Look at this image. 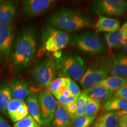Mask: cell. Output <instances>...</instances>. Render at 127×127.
<instances>
[{
    "mask_svg": "<svg viewBox=\"0 0 127 127\" xmlns=\"http://www.w3.org/2000/svg\"><path fill=\"white\" fill-rule=\"evenodd\" d=\"M37 47L35 28L31 27L22 30L14 42L11 53L14 69L23 71L29 67L36 55Z\"/></svg>",
    "mask_w": 127,
    "mask_h": 127,
    "instance_id": "1",
    "label": "cell"
},
{
    "mask_svg": "<svg viewBox=\"0 0 127 127\" xmlns=\"http://www.w3.org/2000/svg\"><path fill=\"white\" fill-rule=\"evenodd\" d=\"M48 26L69 32L85 29L93 25V20L83 12L71 8L55 11L47 20Z\"/></svg>",
    "mask_w": 127,
    "mask_h": 127,
    "instance_id": "2",
    "label": "cell"
},
{
    "mask_svg": "<svg viewBox=\"0 0 127 127\" xmlns=\"http://www.w3.org/2000/svg\"><path fill=\"white\" fill-rule=\"evenodd\" d=\"M70 41V35L68 32L47 26L42 30L41 45L38 55L42 57L50 53L54 55L61 52L68 45Z\"/></svg>",
    "mask_w": 127,
    "mask_h": 127,
    "instance_id": "3",
    "label": "cell"
},
{
    "mask_svg": "<svg viewBox=\"0 0 127 127\" xmlns=\"http://www.w3.org/2000/svg\"><path fill=\"white\" fill-rule=\"evenodd\" d=\"M112 59L109 56H101L94 60L79 81L82 88L96 86L108 77L112 67Z\"/></svg>",
    "mask_w": 127,
    "mask_h": 127,
    "instance_id": "4",
    "label": "cell"
},
{
    "mask_svg": "<svg viewBox=\"0 0 127 127\" xmlns=\"http://www.w3.org/2000/svg\"><path fill=\"white\" fill-rule=\"evenodd\" d=\"M55 59V67L59 77L68 78L78 81L81 79L86 71L85 62L81 57L66 54Z\"/></svg>",
    "mask_w": 127,
    "mask_h": 127,
    "instance_id": "5",
    "label": "cell"
},
{
    "mask_svg": "<svg viewBox=\"0 0 127 127\" xmlns=\"http://www.w3.org/2000/svg\"><path fill=\"white\" fill-rule=\"evenodd\" d=\"M71 44L81 51L90 54H101L107 51V45L102 39L97 34L91 32L75 34Z\"/></svg>",
    "mask_w": 127,
    "mask_h": 127,
    "instance_id": "6",
    "label": "cell"
},
{
    "mask_svg": "<svg viewBox=\"0 0 127 127\" xmlns=\"http://www.w3.org/2000/svg\"><path fill=\"white\" fill-rule=\"evenodd\" d=\"M55 57L52 55L46 58L35 67L32 77L38 88H47L56 78L57 72Z\"/></svg>",
    "mask_w": 127,
    "mask_h": 127,
    "instance_id": "7",
    "label": "cell"
},
{
    "mask_svg": "<svg viewBox=\"0 0 127 127\" xmlns=\"http://www.w3.org/2000/svg\"><path fill=\"white\" fill-rule=\"evenodd\" d=\"M91 13L99 16H121L127 11V1L124 0H96L90 7Z\"/></svg>",
    "mask_w": 127,
    "mask_h": 127,
    "instance_id": "8",
    "label": "cell"
},
{
    "mask_svg": "<svg viewBox=\"0 0 127 127\" xmlns=\"http://www.w3.org/2000/svg\"><path fill=\"white\" fill-rule=\"evenodd\" d=\"M38 101L42 125L50 127L53 121L58 102L47 90L39 93Z\"/></svg>",
    "mask_w": 127,
    "mask_h": 127,
    "instance_id": "9",
    "label": "cell"
},
{
    "mask_svg": "<svg viewBox=\"0 0 127 127\" xmlns=\"http://www.w3.org/2000/svg\"><path fill=\"white\" fill-rule=\"evenodd\" d=\"M56 2L54 0H24L22 12L25 17H36L50 9Z\"/></svg>",
    "mask_w": 127,
    "mask_h": 127,
    "instance_id": "10",
    "label": "cell"
},
{
    "mask_svg": "<svg viewBox=\"0 0 127 127\" xmlns=\"http://www.w3.org/2000/svg\"><path fill=\"white\" fill-rule=\"evenodd\" d=\"M14 32L12 24L0 26V60L8 58L14 43Z\"/></svg>",
    "mask_w": 127,
    "mask_h": 127,
    "instance_id": "11",
    "label": "cell"
},
{
    "mask_svg": "<svg viewBox=\"0 0 127 127\" xmlns=\"http://www.w3.org/2000/svg\"><path fill=\"white\" fill-rule=\"evenodd\" d=\"M17 12L18 7L15 1L0 0V26L12 24Z\"/></svg>",
    "mask_w": 127,
    "mask_h": 127,
    "instance_id": "12",
    "label": "cell"
},
{
    "mask_svg": "<svg viewBox=\"0 0 127 127\" xmlns=\"http://www.w3.org/2000/svg\"><path fill=\"white\" fill-rule=\"evenodd\" d=\"M9 87L12 99L24 101L29 95L33 94L30 84L20 78H14Z\"/></svg>",
    "mask_w": 127,
    "mask_h": 127,
    "instance_id": "13",
    "label": "cell"
},
{
    "mask_svg": "<svg viewBox=\"0 0 127 127\" xmlns=\"http://www.w3.org/2000/svg\"><path fill=\"white\" fill-rule=\"evenodd\" d=\"M7 113L14 123H17L23 120L27 117L29 114L25 102L12 98L7 105Z\"/></svg>",
    "mask_w": 127,
    "mask_h": 127,
    "instance_id": "14",
    "label": "cell"
},
{
    "mask_svg": "<svg viewBox=\"0 0 127 127\" xmlns=\"http://www.w3.org/2000/svg\"><path fill=\"white\" fill-rule=\"evenodd\" d=\"M82 93H85L90 99L100 103L106 102L114 94V92L99 85L84 89Z\"/></svg>",
    "mask_w": 127,
    "mask_h": 127,
    "instance_id": "15",
    "label": "cell"
},
{
    "mask_svg": "<svg viewBox=\"0 0 127 127\" xmlns=\"http://www.w3.org/2000/svg\"><path fill=\"white\" fill-rule=\"evenodd\" d=\"M120 28V23L118 20L105 16H99L95 25V31L100 32H113L118 31Z\"/></svg>",
    "mask_w": 127,
    "mask_h": 127,
    "instance_id": "16",
    "label": "cell"
},
{
    "mask_svg": "<svg viewBox=\"0 0 127 127\" xmlns=\"http://www.w3.org/2000/svg\"><path fill=\"white\" fill-rule=\"evenodd\" d=\"M112 60L111 75L124 78L125 77H127V54H118Z\"/></svg>",
    "mask_w": 127,
    "mask_h": 127,
    "instance_id": "17",
    "label": "cell"
},
{
    "mask_svg": "<svg viewBox=\"0 0 127 127\" xmlns=\"http://www.w3.org/2000/svg\"><path fill=\"white\" fill-rule=\"evenodd\" d=\"M90 127H118L117 112H105L94 121Z\"/></svg>",
    "mask_w": 127,
    "mask_h": 127,
    "instance_id": "18",
    "label": "cell"
},
{
    "mask_svg": "<svg viewBox=\"0 0 127 127\" xmlns=\"http://www.w3.org/2000/svg\"><path fill=\"white\" fill-rule=\"evenodd\" d=\"M25 103L27 106L30 115L40 126L42 125L38 95L36 94L33 93L29 95L25 99Z\"/></svg>",
    "mask_w": 127,
    "mask_h": 127,
    "instance_id": "19",
    "label": "cell"
},
{
    "mask_svg": "<svg viewBox=\"0 0 127 127\" xmlns=\"http://www.w3.org/2000/svg\"><path fill=\"white\" fill-rule=\"evenodd\" d=\"M52 125L54 127H70L71 120L63 106L58 102L55 109Z\"/></svg>",
    "mask_w": 127,
    "mask_h": 127,
    "instance_id": "20",
    "label": "cell"
},
{
    "mask_svg": "<svg viewBox=\"0 0 127 127\" xmlns=\"http://www.w3.org/2000/svg\"><path fill=\"white\" fill-rule=\"evenodd\" d=\"M126 84V79L124 78L117 76H108L100 82L97 85L103 87L104 88L114 92H117Z\"/></svg>",
    "mask_w": 127,
    "mask_h": 127,
    "instance_id": "21",
    "label": "cell"
},
{
    "mask_svg": "<svg viewBox=\"0 0 127 127\" xmlns=\"http://www.w3.org/2000/svg\"><path fill=\"white\" fill-rule=\"evenodd\" d=\"M105 38L107 46L109 49H112L114 48H117L127 42L124 35L120 30L113 32L105 33Z\"/></svg>",
    "mask_w": 127,
    "mask_h": 127,
    "instance_id": "22",
    "label": "cell"
},
{
    "mask_svg": "<svg viewBox=\"0 0 127 127\" xmlns=\"http://www.w3.org/2000/svg\"><path fill=\"white\" fill-rule=\"evenodd\" d=\"M121 110L127 111V100L111 97L105 103L103 106V111H118Z\"/></svg>",
    "mask_w": 127,
    "mask_h": 127,
    "instance_id": "23",
    "label": "cell"
},
{
    "mask_svg": "<svg viewBox=\"0 0 127 127\" xmlns=\"http://www.w3.org/2000/svg\"><path fill=\"white\" fill-rule=\"evenodd\" d=\"M12 99L9 85L3 84L0 86V112L3 115L7 114L8 104Z\"/></svg>",
    "mask_w": 127,
    "mask_h": 127,
    "instance_id": "24",
    "label": "cell"
},
{
    "mask_svg": "<svg viewBox=\"0 0 127 127\" xmlns=\"http://www.w3.org/2000/svg\"><path fill=\"white\" fill-rule=\"evenodd\" d=\"M96 118V115L87 116L83 115L78 117L73 121L72 127H90L94 123Z\"/></svg>",
    "mask_w": 127,
    "mask_h": 127,
    "instance_id": "25",
    "label": "cell"
},
{
    "mask_svg": "<svg viewBox=\"0 0 127 127\" xmlns=\"http://www.w3.org/2000/svg\"><path fill=\"white\" fill-rule=\"evenodd\" d=\"M88 99V98L87 96V95L85 93H81V95L79 96V97L76 100V104H77V107L76 118H78V117L85 115V111Z\"/></svg>",
    "mask_w": 127,
    "mask_h": 127,
    "instance_id": "26",
    "label": "cell"
},
{
    "mask_svg": "<svg viewBox=\"0 0 127 127\" xmlns=\"http://www.w3.org/2000/svg\"><path fill=\"white\" fill-rule=\"evenodd\" d=\"M101 103L88 98L85 108V115L94 116L98 113L101 108Z\"/></svg>",
    "mask_w": 127,
    "mask_h": 127,
    "instance_id": "27",
    "label": "cell"
},
{
    "mask_svg": "<svg viewBox=\"0 0 127 127\" xmlns=\"http://www.w3.org/2000/svg\"><path fill=\"white\" fill-rule=\"evenodd\" d=\"M65 86L67 87L69 91L70 92L71 95L74 97V99L76 101V100L81 94V89L78 85L74 80L67 78Z\"/></svg>",
    "mask_w": 127,
    "mask_h": 127,
    "instance_id": "28",
    "label": "cell"
},
{
    "mask_svg": "<svg viewBox=\"0 0 127 127\" xmlns=\"http://www.w3.org/2000/svg\"><path fill=\"white\" fill-rule=\"evenodd\" d=\"M66 79H67V78L65 77H58L55 78L47 87V91H48L51 94L56 93L57 90L60 87L65 85Z\"/></svg>",
    "mask_w": 127,
    "mask_h": 127,
    "instance_id": "29",
    "label": "cell"
},
{
    "mask_svg": "<svg viewBox=\"0 0 127 127\" xmlns=\"http://www.w3.org/2000/svg\"><path fill=\"white\" fill-rule=\"evenodd\" d=\"M14 127H40V125L28 115L23 120L15 123Z\"/></svg>",
    "mask_w": 127,
    "mask_h": 127,
    "instance_id": "30",
    "label": "cell"
},
{
    "mask_svg": "<svg viewBox=\"0 0 127 127\" xmlns=\"http://www.w3.org/2000/svg\"><path fill=\"white\" fill-rule=\"evenodd\" d=\"M63 106V108L65 109L66 112L67 113L68 116L71 120L74 121L76 118V116H77V104H76V101H74L69 104L64 105Z\"/></svg>",
    "mask_w": 127,
    "mask_h": 127,
    "instance_id": "31",
    "label": "cell"
},
{
    "mask_svg": "<svg viewBox=\"0 0 127 127\" xmlns=\"http://www.w3.org/2000/svg\"><path fill=\"white\" fill-rule=\"evenodd\" d=\"M52 95L55 96V98L58 101V103L61 105H66L69 103H70L72 101H75L74 97L72 96H63V95H60L58 94L55 93L52 94Z\"/></svg>",
    "mask_w": 127,
    "mask_h": 127,
    "instance_id": "32",
    "label": "cell"
},
{
    "mask_svg": "<svg viewBox=\"0 0 127 127\" xmlns=\"http://www.w3.org/2000/svg\"><path fill=\"white\" fill-rule=\"evenodd\" d=\"M114 95V97L127 100V84H125L120 90L115 92Z\"/></svg>",
    "mask_w": 127,
    "mask_h": 127,
    "instance_id": "33",
    "label": "cell"
},
{
    "mask_svg": "<svg viewBox=\"0 0 127 127\" xmlns=\"http://www.w3.org/2000/svg\"><path fill=\"white\" fill-rule=\"evenodd\" d=\"M56 93H57L58 94H59L60 95H63V96H66V97H67V96H72V95H71L70 92L69 91V90H68L67 87H66L65 85H64V86H62L60 87V88L57 90Z\"/></svg>",
    "mask_w": 127,
    "mask_h": 127,
    "instance_id": "34",
    "label": "cell"
},
{
    "mask_svg": "<svg viewBox=\"0 0 127 127\" xmlns=\"http://www.w3.org/2000/svg\"><path fill=\"white\" fill-rule=\"evenodd\" d=\"M117 112V118L118 121H127V111L121 110L116 111Z\"/></svg>",
    "mask_w": 127,
    "mask_h": 127,
    "instance_id": "35",
    "label": "cell"
},
{
    "mask_svg": "<svg viewBox=\"0 0 127 127\" xmlns=\"http://www.w3.org/2000/svg\"><path fill=\"white\" fill-rule=\"evenodd\" d=\"M120 30L123 33V34L124 35L127 42V22L124 24L121 27Z\"/></svg>",
    "mask_w": 127,
    "mask_h": 127,
    "instance_id": "36",
    "label": "cell"
},
{
    "mask_svg": "<svg viewBox=\"0 0 127 127\" xmlns=\"http://www.w3.org/2000/svg\"><path fill=\"white\" fill-rule=\"evenodd\" d=\"M0 127H11L8 124L7 121L0 115Z\"/></svg>",
    "mask_w": 127,
    "mask_h": 127,
    "instance_id": "37",
    "label": "cell"
},
{
    "mask_svg": "<svg viewBox=\"0 0 127 127\" xmlns=\"http://www.w3.org/2000/svg\"><path fill=\"white\" fill-rule=\"evenodd\" d=\"M118 127H127V121H118Z\"/></svg>",
    "mask_w": 127,
    "mask_h": 127,
    "instance_id": "38",
    "label": "cell"
},
{
    "mask_svg": "<svg viewBox=\"0 0 127 127\" xmlns=\"http://www.w3.org/2000/svg\"><path fill=\"white\" fill-rule=\"evenodd\" d=\"M117 48H120L121 50H123L124 52L127 53V42H126L125 44H124V45L118 47Z\"/></svg>",
    "mask_w": 127,
    "mask_h": 127,
    "instance_id": "39",
    "label": "cell"
},
{
    "mask_svg": "<svg viewBox=\"0 0 127 127\" xmlns=\"http://www.w3.org/2000/svg\"><path fill=\"white\" fill-rule=\"evenodd\" d=\"M126 84H127V78L126 79Z\"/></svg>",
    "mask_w": 127,
    "mask_h": 127,
    "instance_id": "40",
    "label": "cell"
}]
</instances>
